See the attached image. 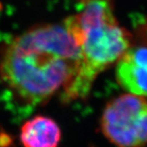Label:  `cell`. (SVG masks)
I'll return each instance as SVG.
<instances>
[{
    "label": "cell",
    "mask_w": 147,
    "mask_h": 147,
    "mask_svg": "<svg viewBox=\"0 0 147 147\" xmlns=\"http://www.w3.org/2000/svg\"><path fill=\"white\" fill-rule=\"evenodd\" d=\"M60 138L57 123L40 115L28 121L20 132V141L24 147H58Z\"/></svg>",
    "instance_id": "obj_5"
},
{
    "label": "cell",
    "mask_w": 147,
    "mask_h": 147,
    "mask_svg": "<svg viewBox=\"0 0 147 147\" xmlns=\"http://www.w3.org/2000/svg\"><path fill=\"white\" fill-rule=\"evenodd\" d=\"M105 136L118 147H145L147 144V100L124 94L109 102L101 118Z\"/></svg>",
    "instance_id": "obj_3"
},
{
    "label": "cell",
    "mask_w": 147,
    "mask_h": 147,
    "mask_svg": "<svg viewBox=\"0 0 147 147\" xmlns=\"http://www.w3.org/2000/svg\"><path fill=\"white\" fill-rule=\"evenodd\" d=\"M63 25L80 48V61L64 90L67 100L86 97L98 75L118 61L130 48V36L119 26L113 10L90 4L67 17Z\"/></svg>",
    "instance_id": "obj_2"
},
{
    "label": "cell",
    "mask_w": 147,
    "mask_h": 147,
    "mask_svg": "<svg viewBox=\"0 0 147 147\" xmlns=\"http://www.w3.org/2000/svg\"><path fill=\"white\" fill-rule=\"evenodd\" d=\"M116 79L125 90L139 97H147V48L129 49L118 60Z\"/></svg>",
    "instance_id": "obj_4"
},
{
    "label": "cell",
    "mask_w": 147,
    "mask_h": 147,
    "mask_svg": "<svg viewBox=\"0 0 147 147\" xmlns=\"http://www.w3.org/2000/svg\"><path fill=\"white\" fill-rule=\"evenodd\" d=\"M80 48L61 24L30 28L13 38L0 58V76L14 95L28 104L48 100L71 82Z\"/></svg>",
    "instance_id": "obj_1"
}]
</instances>
